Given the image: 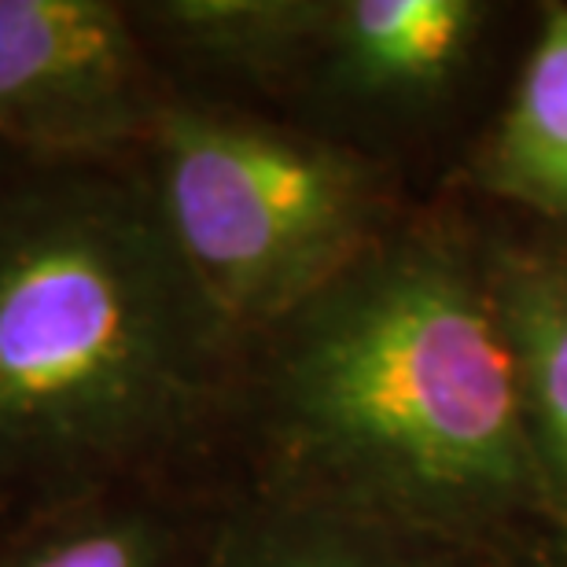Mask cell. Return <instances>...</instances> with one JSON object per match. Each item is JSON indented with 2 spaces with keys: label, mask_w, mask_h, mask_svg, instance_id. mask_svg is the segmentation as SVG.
Masks as SVG:
<instances>
[{
  "label": "cell",
  "mask_w": 567,
  "mask_h": 567,
  "mask_svg": "<svg viewBox=\"0 0 567 567\" xmlns=\"http://www.w3.org/2000/svg\"><path fill=\"white\" fill-rule=\"evenodd\" d=\"M328 4L295 0H163L130 4L169 96H203L207 82L295 89Z\"/></svg>",
  "instance_id": "obj_5"
},
{
  "label": "cell",
  "mask_w": 567,
  "mask_h": 567,
  "mask_svg": "<svg viewBox=\"0 0 567 567\" xmlns=\"http://www.w3.org/2000/svg\"><path fill=\"white\" fill-rule=\"evenodd\" d=\"M240 347L141 155L0 152V538L107 494L210 491Z\"/></svg>",
  "instance_id": "obj_1"
},
{
  "label": "cell",
  "mask_w": 567,
  "mask_h": 567,
  "mask_svg": "<svg viewBox=\"0 0 567 567\" xmlns=\"http://www.w3.org/2000/svg\"><path fill=\"white\" fill-rule=\"evenodd\" d=\"M169 100L130 4L0 0V152L137 155Z\"/></svg>",
  "instance_id": "obj_4"
},
{
  "label": "cell",
  "mask_w": 567,
  "mask_h": 567,
  "mask_svg": "<svg viewBox=\"0 0 567 567\" xmlns=\"http://www.w3.org/2000/svg\"><path fill=\"white\" fill-rule=\"evenodd\" d=\"M480 8L468 0H350L324 11L299 85L321 93H421L461 63Z\"/></svg>",
  "instance_id": "obj_7"
},
{
  "label": "cell",
  "mask_w": 567,
  "mask_h": 567,
  "mask_svg": "<svg viewBox=\"0 0 567 567\" xmlns=\"http://www.w3.org/2000/svg\"><path fill=\"white\" fill-rule=\"evenodd\" d=\"M137 155L181 262L240 339L380 244L369 169L295 122L174 96Z\"/></svg>",
  "instance_id": "obj_3"
},
{
  "label": "cell",
  "mask_w": 567,
  "mask_h": 567,
  "mask_svg": "<svg viewBox=\"0 0 567 567\" xmlns=\"http://www.w3.org/2000/svg\"><path fill=\"white\" fill-rule=\"evenodd\" d=\"M199 567H424L383 549V530L328 508L229 491Z\"/></svg>",
  "instance_id": "obj_10"
},
{
  "label": "cell",
  "mask_w": 567,
  "mask_h": 567,
  "mask_svg": "<svg viewBox=\"0 0 567 567\" xmlns=\"http://www.w3.org/2000/svg\"><path fill=\"white\" fill-rule=\"evenodd\" d=\"M491 288L516 350L546 497L567 513V266L513 258L497 266Z\"/></svg>",
  "instance_id": "obj_8"
},
{
  "label": "cell",
  "mask_w": 567,
  "mask_h": 567,
  "mask_svg": "<svg viewBox=\"0 0 567 567\" xmlns=\"http://www.w3.org/2000/svg\"><path fill=\"white\" fill-rule=\"evenodd\" d=\"M225 497L199 486L107 494L0 538V567H199Z\"/></svg>",
  "instance_id": "obj_6"
},
{
  "label": "cell",
  "mask_w": 567,
  "mask_h": 567,
  "mask_svg": "<svg viewBox=\"0 0 567 567\" xmlns=\"http://www.w3.org/2000/svg\"><path fill=\"white\" fill-rule=\"evenodd\" d=\"M233 491L380 527L546 497L491 280L431 240L372 244L343 277L244 339Z\"/></svg>",
  "instance_id": "obj_2"
},
{
  "label": "cell",
  "mask_w": 567,
  "mask_h": 567,
  "mask_svg": "<svg viewBox=\"0 0 567 567\" xmlns=\"http://www.w3.org/2000/svg\"><path fill=\"white\" fill-rule=\"evenodd\" d=\"M491 181L567 221V8H549L491 147Z\"/></svg>",
  "instance_id": "obj_9"
}]
</instances>
